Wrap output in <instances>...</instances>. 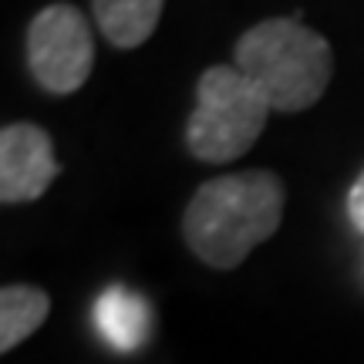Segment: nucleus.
<instances>
[{"mask_svg":"<svg viewBox=\"0 0 364 364\" xmlns=\"http://www.w3.org/2000/svg\"><path fill=\"white\" fill-rule=\"evenodd\" d=\"M284 182L270 169L203 182L182 213L186 247L213 270H236L284 220Z\"/></svg>","mask_w":364,"mask_h":364,"instance_id":"1","label":"nucleus"},{"mask_svg":"<svg viewBox=\"0 0 364 364\" xmlns=\"http://www.w3.org/2000/svg\"><path fill=\"white\" fill-rule=\"evenodd\" d=\"M236 68L277 112H304L324 98L334 54L324 34L300 17H270L236 41Z\"/></svg>","mask_w":364,"mask_h":364,"instance_id":"2","label":"nucleus"},{"mask_svg":"<svg viewBox=\"0 0 364 364\" xmlns=\"http://www.w3.org/2000/svg\"><path fill=\"white\" fill-rule=\"evenodd\" d=\"M270 112L267 95L240 68L213 65L196 85V108L186 122V149L199 162H233L257 145Z\"/></svg>","mask_w":364,"mask_h":364,"instance_id":"3","label":"nucleus"},{"mask_svg":"<svg viewBox=\"0 0 364 364\" xmlns=\"http://www.w3.org/2000/svg\"><path fill=\"white\" fill-rule=\"evenodd\" d=\"M27 68L48 95H75L95 68L88 17L71 4H51L31 21Z\"/></svg>","mask_w":364,"mask_h":364,"instance_id":"4","label":"nucleus"},{"mask_svg":"<svg viewBox=\"0 0 364 364\" xmlns=\"http://www.w3.org/2000/svg\"><path fill=\"white\" fill-rule=\"evenodd\" d=\"M58 176L61 166L54 159V142L48 132L31 122L4 125L0 132V203L4 206L41 199Z\"/></svg>","mask_w":364,"mask_h":364,"instance_id":"5","label":"nucleus"},{"mask_svg":"<svg viewBox=\"0 0 364 364\" xmlns=\"http://www.w3.org/2000/svg\"><path fill=\"white\" fill-rule=\"evenodd\" d=\"M95 327L115 351H139L149 334H152V307L142 294H135L129 287H108L102 297L95 300Z\"/></svg>","mask_w":364,"mask_h":364,"instance_id":"6","label":"nucleus"},{"mask_svg":"<svg viewBox=\"0 0 364 364\" xmlns=\"http://www.w3.org/2000/svg\"><path fill=\"white\" fill-rule=\"evenodd\" d=\"M95 21L115 48L132 51L156 34L166 0H91Z\"/></svg>","mask_w":364,"mask_h":364,"instance_id":"7","label":"nucleus"},{"mask_svg":"<svg viewBox=\"0 0 364 364\" xmlns=\"http://www.w3.org/2000/svg\"><path fill=\"white\" fill-rule=\"evenodd\" d=\"M51 297L27 284H11L0 290V351H14L48 321Z\"/></svg>","mask_w":364,"mask_h":364,"instance_id":"8","label":"nucleus"},{"mask_svg":"<svg viewBox=\"0 0 364 364\" xmlns=\"http://www.w3.org/2000/svg\"><path fill=\"white\" fill-rule=\"evenodd\" d=\"M348 216H351L354 230H358V233H364V172L354 179L351 193H348Z\"/></svg>","mask_w":364,"mask_h":364,"instance_id":"9","label":"nucleus"}]
</instances>
